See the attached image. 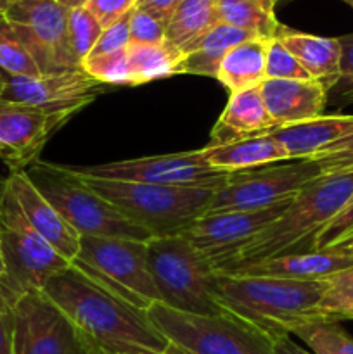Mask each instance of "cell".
Masks as SVG:
<instances>
[{
    "label": "cell",
    "mask_w": 353,
    "mask_h": 354,
    "mask_svg": "<svg viewBox=\"0 0 353 354\" xmlns=\"http://www.w3.org/2000/svg\"><path fill=\"white\" fill-rule=\"evenodd\" d=\"M353 239V192L343 209L325 225L315 239L314 251L338 248Z\"/></svg>",
    "instance_id": "d590c367"
},
{
    "label": "cell",
    "mask_w": 353,
    "mask_h": 354,
    "mask_svg": "<svg viewBox=\"0 0 353 354\" xmlns=\"http://www.w3.org/2000/svg\"><path fill=\"white\" fill-rule=\"evenodd\" d=\"M68 30L73 52H75L76 59L82 64L92 52L93 45L97 44L99 37L102 35L104 28L100 26L97 17L83 6L76 7V9H69Z\"/></svg>",
    "instance_id": "1f68e13d"
},
{
    "label": "cell",
    "mask_w": 353,
    "mask_h": 354,
    "mask_svg": "<svg viewBox=\"0 0 353 354\" xmlns=\"http://www.w3.org/2000/svg\"><path fill=\"white\" fill-rule=\"evenodd\" d=\"M270 135L282 145L289 159H310L353 135V114H322L314 120L279 127Z\"/></svg>",
    "instance_id": "ffe728a7"
},
{
    "label": "cell",
    "mask_w": 353,
    "mask_h": 354,
    "mask_svg": "<svg viewBox=\"0 0 353 354\" xmlns=\"http://www.w3.org/2000/svg\"><path fill=\"white\" fill-rule=\"evenodd\" d=\"M293 199L294 197H291L262 209L220 211V213L204 214L189 225L182 235L196 248L197 252H201L210 261L213 270H217L241 245L275 221L287 209Z\"/></svg>",
    "instance_id": "5bb4252c"
},
{
    "label": "cell",
    "mask_w": 353,
    "mask_h": 354,
    "mask_svg": "<svg viewBox=\"0 0 353 354\" xmlns=\"http://www.w3.org/2000/svg\"><path fill=\"white\" fill-rule=\"evenodd\" d=\"M104 85L83 69L40 76H6L0 100L48 113L76 114L102 93Z\"/></svg>",
    "instance_id": "9a60e30c"
},
{
    "label": "cell",
    "mask_w": 353,
    "mask_h": 354,
    "mask_svg": "<svg viewBox=\"0 0 353 354\" xmlns=\"http://www.w3.org/2000/svg\"><path fill=\"white\" fill-rule=\"evenodd\" d=\"M317 165L320 175H338L353 171V135L329 145L320 154L310 158Z\"/></svg>",
    "instance_id": "8d00e7d4"
},
{
    "label": "cell",
    "mask_w": 353,
    "mask_h": 354,
    "mask_svg": "<svg viewBox=\"0 0 353 354\" xmlns=\"http://www.w3.org/2000/svg\"><path fill=\"white\" fill-rule=\"evenodd\" d=\"M0 71L6 76H40L37 62L14 28L0 16Z\"/></svg>",
    "instance_id": "f546056e"
},
{
    "label": "cell",
    "mask_w": 353,
    "mask_h": 354,
    "mask_svg": "<svg viewBox=\"0 0 353 354\" xmlns=\"http://www.w3.org/2000/svg\"><path fill=\"white\" fill-rule=\"evenodd\" d=\"M275 38L300 61L311 80L331 88L339 78L341 66V44L338 38L315 37L301 33L280 24Z\"/></svg>",
    "instance_id": "7402d4cb"
},
{
    "label": "cell",
    "mask_w": 353,
    "mask_h": 354,
    "mask_svg": "<svg viewBox=\"0 0 353 354\" xmlns=\"http://www.w3.org/2000/svg\"><path fill=\"white\" fill-rule=\"evenodd\" d=\"M260 92L277 128L314 120L327 107V90L315 80H265Z\"/></svg>",
    "instance_id": "d6986e66"
},
{
    "label": "cell",
    "mask_w": 353,
    "mask_h": 354,
    "mask_svg": "<svg viewBox=\"0 0 353 354\" xmlns=\"http://www.w3.org/2000/svg\"><path fill=\"white\" fill-rule=\"evenodd\" d=\"M341 44V66L339 78L327 90V106H348L353 104V33L338 38Z\"/></svg>",
    "instance_id": "e575fe53"
},
{
    "label": "cell",
    "mask_w": 353,
    "mask_h": 354,
    "mask_svg": "<svg viewBox=\"0 0 353 354\" xmlns=\"http://www.w3.org/2000/svg\"><path fill=\"white\" fill-rule=\"evenodd\" d=\"M42 292L107 354L127 351L172 353L147 310L134 306L75 265L52 277Z\"/></svg>",
    "instance_id": "6da1fadb"
},
{
    "label": "cell",
    "mask_w": 353,
    "mask_h": 354,
    "mask_svg": "<svg viewBox=\"0 0 353 354\" xmlns=\"http://www.w3.org/2000/svg\"><path fill=\"white\" fill-rule=\"evenodd\" d=\"M69 171L80 176L120 182L151 183L166 187H199V189H221L230 173L218 171L199 151L179 152V154L151 156V158L127 159L92 166H68Z\"/></svg>",
    "instance_id": "4fadbf2b"
},
{
    "label": "cell",
    "mask_w": 353,
    "mask_h": 354,
    "mask_svg": "<svg viewBox=\"0 0 353 354\" xmlns=\"http://www.w3.org/2000/svg\"><path fill=\"white\" fill-rule=\"evenodd\" d=\"M166 24L135 7L130 12V44L159 45L165 44Z\"/></svg>",
    "instance_id": "74e56055"
},
{
    "label": "cell",
    "mask_w": 353,
    "mask_h": 354,
    "mask_svg": "<svg viewBox=\"0 0 353 354\" xmlns=\"http://www.w3.org/2000/svg\"><path fill=\"white\" fill-rule=\"evenodd\" d=\"M71 116L0 100V159L10 171H24L38 161L51 135Z\"/></svg>",
    "instance_id": "2e32d148"
},
{
    "label": "cell",
    "mask_w": 353,
    "mask_h": 354,
    "mask_svg": "<svg viewBox=\"0 0 353 354\" xmlns=\"http://www.w3.org/2000/svg\"><path fill=\"white\" fill-rule=\"evenodd\" d=\"M263 102L260 86L230 93L225 109L211 130L210 145H224L241 138L256 137L275 130Z\"/></svg>",
    "instance_id": "44dd1931"
},
{
    "label": "cell",
    "mask_w": 353,
    "mask_h": 354,
    "mask_svg": "<svg viewBox=\"0 0 353 354\" xmlns=\"http://www.w3.org/2000/svg\"><path fill=\"white\" fill-rule=\"evenodd\" d=\"M116 354H175L173 353H156V351H145V349H141V351H127V353H116Z\"/></svg>",
    "instance_id": "7dc6e473"
},
{
    "label": "cell",
    "mask_w": 353,
    "mask_h": 354,
    "mask_svg": "<svg viewBox=\"0 0 353 354\" xmlns=\"http://www.w3.org/2000/svg\"><path fill=\"white\" fill-rule=\"evenodd\" d=\"M220 23L249 31L262 38H275L280 23L275 12H269L251 0H215Z\"/></svg>",
    "instance_id": "83f0119b"
},
{
    "label": "cell",
    "mask_w": 353,
    "mask_h": 354,
    "mask_svg": "<svg viewBox=\"0 0 353 354\" xmlns=\"http://www.w3.org/2000/svg\"><path fill=\"white\" fill-rule=\"evenodd\" d=\"M3 272H6V266H3V256H2V245H0V280H2Z\"/></svg>",
    "instance_id": "c3c4849f"
},
{
    "label": "cell",
    "mask_w": 353,
    "mask_h": 354,
    "mask_svg": "<svg viewBox=\"0 0 353 354\" xmlns=\"http://www.w3.org/2000/svg\"><path fill=\"white\" fill-rule=\"evenodd\" d=\"M275 2V6H279V3H284V2H291V0H273Z\"/></svg>",
    "instance_id": "816d5d0a"
},
{
    "label": "cell",
    "mask_w": 353,
    "mask_h": 354,
    "mask_svg": "<svg viewBox=\"0 0 353 354\" xmlns=\"http://www.w3.org/2000/svg\"><path fill=\"white\" fill-rule=\"evenodd\" d=\"M135 6H137V0H89L85 3L87 9L97 17L104 30L130 14Z\"/></svg>",
    "instance_id": "ab89813d"
},
{
    "label": "cell",
    "mask_w": 353,
    "mask_h": 354,
    "mask_svg": "<svg viewBox=\"0 0 353 354\" xmlns=\"http://www.w3.org/2000/svg\"><path fill=\"white\" fill-rule=\"evenodd\" d=\"M265 75L266 80H311L307 69L277 38H270L266 45Z\"/></svg>",
    "instance_id": "836d02e7"
},
{
    "label": "cell",
    "mask_w": 353,
    "mask_h": 354,
    "mask_svg": "<svg viewBox=\"0 0 353 354\" xmlns=\"http://www.w3.org/2000/svg\"><path fill=\"white\" fill-rule=\"evenodd\" d=\"M317 176L320 171L311 159H289L234 171L227 183L215 192L206 214L273 206L296 196Z\"/></svg>",
    "instance_id": "8fae6325"
},
{
    "label": "cell",
    "mask_w": 353,
    "mask_h": 354,
    "mask_svg": "<svg viewBox=\"0 0 353 354\" xmlns=\"http://www.w3.org/2000/svg\"><path fill=\"white\" fill-rule=\"evenodd\" d=\"M130 86L144 85L156 80L170 78L180 75L183 54L168 44L138 45L130 44L127 47Z\"/></svg>",
    "instance_id": "4316f807"
},
{
    "label": "cell",
    "mask_w": 353,
    "mask_h": 354,
    "mask_svg": "<svg viewBox=\"0 0 353 354\" xmlns=\"http://www.w3.org/2000/svg\"><path fill=\"white\" fill-rule=\"evenodd\" d=\"M147 266L166 308L206 317L225 313L211 294L213 266L182 234L147 241Z\"/></svg>",
    "instance_id": "8992f818"
},
{
    "label": "cell",
    "mask_w": 353,
    "mask_h": 354,
    "mask_svg": "<svg viewBox=\"0 0 353 354\" xmlns=\"http://www.w3.org/2000/svg\"><path fill=\"white\" fill-rule=\"evenodd\" d=\"M6 185L16 197L21 211L31 227L62 256L73 263L80 251L82 235L59 214V211L45 199L40 190L31 183L24 171H10Z\"/></svg>",
    "instance_id": "e0dca14e"
},
{
    "label": "cell",
    "mask_w": 353,
    "mask_h": 354,
    "mask_svg": "<svg viewBox=\"0 0 353 354\" xmlns=\"http://www.w3.org/2000/svg\"><path fill=\"white\" fill-rule=\"evenodd\" d=\"M3 185H6V178H0V192L3 190Z\"/></svg>",
    "instance_id": "f907efd6"
},
{
    "label": "cell",
    "mask_w": 353,
    "mask_h": 354,
    "mask_svg": "<svg viewBox=\"0 0 353 354\" xmlns=\"http://www.w3.org/2000/svg\"><path fill=\"white\" fill-rule=\"evenodd\" d=\"M61 6H64L66 9H76V7H83L89 0H57Z\"/></svg>",
    "instance_id": "ee69618b"
},
{
    "label": "cell",
    "mask_w": 353,
    "mask_h": 354,
    "mask_svg": "<svg viewBox=\"0 0 353 354\" xmlns=\"http://www.w3.org/2000/svg\"><path fill=\"white\" fill-rule=\"evenodd\" d=\"M311 354H353V337L332 320H317L294 330Z\"/></svg>",
    "instance_id": "f1b7e54d"
},
{
    "label": "cell",
    "mask_w": 353,
    "mask_h": 354,
    "mask_svg": "<svg viewBox=\"0 0 353 354\" xmlns=\"http://www.w3.org/2000/svg\"><path fill=\"white\" fill-rule=\"evenodd\" d=\"M322 320H353V268L327 279V290L318 304Z\"/></svg>",
    "instance_id": "4dcf8cb0"
},
{
    "label": "cell",
    "mask_w": 353,
    "mask_h": 354,
    "mask_svg": "<svg viewBox=\"0 0 353 354\" xmlns=\"http://www.w3.org/2000/svg\"><path fill=\"white\" fill-rule=\"evenodd\" d=\"M256 37L258 35L239 30L230 24L218 23L217 26L211 28L208 33H204L199 40L194 41L182 52L183 61L180 75H199L217 78L218 68L228 50H232L235 45Z\"/></svg>",
    "instance_id": "cb8c5ba5"
},
{
    "label": "cell",
    "mask_w": 353,
    "mask_h": 354,
    "mask_svg": "<svg viewBox=\"0 0 353 354\" xmlns=\"http://www.w3.org/2000/svg\"><path fill=\"white\" fill-rule=\"evenodd\" d=\"M14 354H107L42 290L14 303Z\"/></svg>",
    "instance_id": "7c38bea8"
},
{
    "label": "cell",
    "mask_w": 353,
    "mask_h": 354,
    "mask_svg": "<svg viewBox=\"0 0 353 354\" xmlns=\"http://www.w3.org/2000/svg\"><path fill=\"white\" fill-rule=\"evenodd\" d=\"M338 249H339V251H343V252H346V254H350V256H353V239H352V241H348V242H345V244H341V245H338Z\"/></svg>",
    "instance_id": "bcb514c9"
},
{
    "label": "cell",
    "mask_w": 353,
    "mask_h": 354,
    "mask_svg": "<svg viewBox=\"0 0 353 354\" xmlns=\"http://www.w3.org/2000/svg\"><path fill=\"white\" fill-rule=\"evenodd\" d=\"M71 265L141 310L159 303L147 266V242L82 235Z\"/></svg>",
    "instance_id": "9c48e42d"
},
{
    "label": "cell",
    "mask_w": 353,
    "mask_h": 354,
    "mask_svg": "<svg viewBox=\"0 0 353 354\" xmlns=\"http://www.w3.org/2000/svg\"><path fill=\"white\" fill-rule=\"evenodd\" d=\"M0 245L6 266L0 290L12 303L42 290L52 277L71 265L31 227L7 185L0 196Z\"/></svg>",
    "instance_id": "52a82bcc"
},
{
    "label": "cell",
    "mask_w": 353,
    "mask_h": 354,
    "mask_svg": "<svg viewBox=\"0 0 353 354\" xmlns=\"http://www.w3.org/2000/svg\"><path fill=\"white\" fill-rule=\"evenodd\" d=\"M350 268H353V256L339 251L338 248H331L263 259V261L220 270V272L286 280H327L336 273Z\"/></svg>",
    "instance_id": "ac0fdd59"
},
{
    "label": "cell",
    "mask_w": 353,
    "mask_h": 354,
    "mask_svg": "<svg viewBox=\"0 0 353 354\" xmlns=\"http://www.w3.org/2000/svg\"><path fill=\"white\" fill-rule=\"evenodd\" d=\"M218 23L215 0H182L166 24L165 44L183 52Z\"/></svg>",
    "instance_id": "484cf974"
},
{
    "label": "cell",
    "mask_w": 353,
    "mask_h": 354,
    "mask_svg": "<svg viewBox=\"0 0 353 354\" xmlns=\"http://www.w3.org/2000/svg\"><path fill=\"white\" fill-rule=\"evenodd\" d=\"M273 354H311V353L301 348L300 344H296L291 337H280L273 342Z\"/></svg>",
    "instance_id": "7bdbcfd3"
},
{
    "label": "cell",
    "mask_w": 353,
    "mask_h": 354,
    "mask_svg": "<svg viewBox=\"0 0 353 354\" xmlns=\"http://www.w3.org/2000/svg\"><path fill=\"white\" fill-rule=\"evenodd\" d=\"M82 69L102 85H130L127 48L85 59L82 62Z\"/></svg>",
    "instance_id": "d6a6232c"
},
{
    "label": "cell",
    "mask_w": 353,
    "mask_h": 354,
    "mask_svg": "<svg viewBox=\"0 0 353 354\" xmlns=\"http://www.w3.org/2000/svg\"><path fill=\"white\" fill-rule=\"evenodd\" d=\"M352 192L353 171L317 176L294 196L275 221L241 245L215 272L314 251L317 235L343 209Z\"/></svg>",
    "instance_id": "3957f363"
},
{
    "label": "cell",
    "mask_w": 353,
    "mask_h": 354,
    "mask_svg": "<svg viewBox=\"0 0 353 354\" xmlns=\"http://www.w3.org/2000/svg\"><path fill=\"white\" fill-rule=\"evenodd\" d=\"M343 2H346V3H348L350 7H353V0H343Z\"/></svg>",
    "instance_id": "f5cc1de1"
},
{
    "label": "cell",
    "mask_w": 353,
    "mask_h": 354,
    "mask_svg": "<svg viewBox=\"0 0 353 354\" xmlns=\"http://www.w3.org/2000/svg\"><path fill=\"white\" fill-rule=\"evenodd\" d=\"M68 16L69 9L57 0H14L2 14L42 75L82 69L69 40Z\"/></svg>",
    "instance_id": "30bf717a"
},
{
    "label": "cell",
    "mask_w": 353,
    "mask_h": 354,
    "mask_svg": "<svg viewBox=\"0 0 353 354\" xmlns=\"http://www.w3.org/2000/svg\"><path fill=\"white\" fill-rule=\"evenodd\" d=\"M206 161L218 171L234 173L260 168L273 162L289 161L286 151L269 133L241 138L224 145H206L203 149Z\"/></svg>",
    "instance_id": "603a6c76"
},
{
    "label": "cell",
    "mask_w": 353,
    "mask_h": 354,
    "mask_svg": "<svg viewBox=\"0 0 353 354\" xmlns=\"http://www.w3.org/2000/svg\"><path fill=\"white\" fill-rule=\"evenodd\" d=\"M180 2H182V0H137V6L135 7L152 14V16L158 17L159 21L168 24L170 17L173 16V12L176 10Z\"/></svg>",
    "instance_id": "b9f144b4"
},
{
    "label": "cell",
    "mask_w": 353,
    "mask_h": 354,
    "mask_svg": "<svg viewBox=\"0 0 353 354\" xmlns=\"http://www.w3.org/2000/svg\"><path fill=\"white\" fill-rule=\"evenodd\" d=\"M0 196H2V192H0Z\"/></svg>",
    "instance_id": "db71d44e"
},
{
    "label": "cell",
    "mask_w": 353,
    "mask_h": 354,
    "mask_svg": "<svg viewBox=\"0 0 353 354\" xmlns=\"http://www.w3.org/2000/svg\"><path fill=\"white\" fill-rule=\"evenodd\" d=\"M76 176L152 237L182 234L189 225L206 214L217 192L199 187H166Z\"/></svg>",
    "instance_id": "277c9868"
},
{
    "label": "cell",
    "mask_w": 353,
    "mask_h": 354,
    "mask_svg": "<svg viewBox=\"0 0 353 354\" xmlns=\"http://www.w3.org/2000/svg\"><path fill=\"white\" fill-rule=\"evenodd\" d=\"M270 38L256 37L235 45L221 61L217 80L230 93L255 88L266 80L265 61Z\"/></svg>",
    "instance_id": "d4e9b609"
},
{
    "label": "cell",
    "mask_w": 353,
    "mask_h": 354,
    "mask_svg": "<svg viewBox=\"0 0 353 354\" xmlns=\"http://www.w3.org/2000/svg\"><path fill=\"white\" fill-rule=\"evenodd\" d=\"M128 45H130V14H127V16L121 17L120 21H116V23L111 24L109 28L102 31L89 57L125 50Z\"/></svg>",
    "instance_id": "f35d334b"
},
{
    "label": "cell",
    "mask_w": 353,
    "mask_h": 354,
    "mask_svg": "<svg viewBox=\"0 0 353 354\" xmlns=\"http://www.w3.org/2000/svg\"><path fill=\"white\" fill-rule=\"evenodd\" d=\"M0 354H14V303L0 290Z\"/></svg>",
    "instance_id": "60d3db41"
},
{
    "label": "cell",
    "mask_w": 353,
    "mask_h": 354,
    "mask_svg": "<svg viewBox=\"0 0 353 354\" xmlns=\"http://www.w3.org/2000/svg\"><path fill=\"white\" fill-rule=\"evenodd\" d=\"M327 280H286L215 272L211 294L225 313L253 325L277 341L296 328L322 320L318 304Z\"/></svg>",
    "instance_id": "7a4b0ae2"
},
{
    "label": "cell",
    "mask_w": 353,
    "mask_h": 354,
    "mask_svg": "<svg viewBox=\"0 0 353 354\" xmlns=\"http://www.w3.org/2000/svg\"><path fill=\"white\" fill-rule=\"evenodd\" d=\"M251 2L258 3L260 7H263V9L269 10V12H275V2H273V0H251Z\"/></svg>",
    "instance_id": "f6af8a7d"
},
{
    "label": "cell",
    "mask_w": 353,
    "mask_h": 354,
    "mask_svg": "<svg viewBox=\"0 0 353 354\" xmlns=\"http://www.w3.org/2000/svg\"><path fill=\"white\" fill-rule=\"evenodd\" d=\"M42 196L80 235L147 242L152 235L128 220L109 201L85 185L66 166L35 161L24 169Z\"/></svg>",
    "instance_id": "5b68a950"
},
{
    "label": "cell",
    "mask_w": 353,
    "mask_h": 354,
    "mask_svg": "<svg viewBox=\"0 0 353 354\" xmlns=\"http://www.w3.org/2000/svg\"><path fill=\"white\" fill-rule=\"evenodd\" d=\"M149 318L175 354H273V339L228 313L206 317L154 303Z\"/></svg>",
    "instance_id": "ba28073f"
},
{
    "label": "cell",
    "mask_w": 353,
    "mask_h": 354,
    "mask_svg": "<svg viewBox=\"0 0 353 354\" xmlns=\"http://www.w3.org/2000/svg\"><path fill=\"white\" fill-rule=\"evenodd\" d=\"M3 86H6V75L0 71V95H2V92H3Z\"/></svg>",
    "instance_id": "681fc988"
}]
</instances>
